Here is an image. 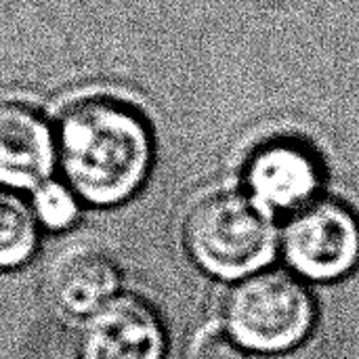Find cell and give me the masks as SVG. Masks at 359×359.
<instances>
[{"instance_id": "3", "label": "cell", "mask_w": 359, "mask_h": 359, "mask_svg": "<svg viewBox=\"0 0 359 359\" xmlns=\"http://www.w3.org/2000/svg\"><path fill=\"white\" fill-rule=\"evenodd\" d=\"M313 301L307 288L284 271H259L240 280L223 305L231 337L257 353L288 351L313 328Z\"/></svg>"}, {"instance_id": "1", "label": "cell", "mask_w": 359, "mask_h": 359, "mask_svg": "<svg viewBox=\"0 0 359 359\" xmlns=\"http://www.w3.org/2000/svg\"><path fill=\"white\" fill-rule=\"evenodd\" d=\"M59 160L76 196L95 206L128 200L151 164V135L143 116L122 99L93 95L65 107Z\"/></svg>"}, {"instance_id": "11", "label": "cell", "mask_w": 359, "mask_h": 359, "mask_svg": "<svg viewBox=\"0 0 359 359\" xmlns=\"http://www.w3.org/2000/svg\"><path fill=\"white\" fill-rule=\"evenodd\" d=\"M36 212L46 227L63 229L74 223L78 206L69 189L55 183H46L36 189Z\"/></svg>"}, {"instance_id": "9", "label": "cell", "mask_w": 359, "mask_h": 359, "mask_svg": "<svg viewBox=\"0 0 359 359\" xmlns=\"http://www.w3.org/2000/svg\"><path fill=\"white\" fill-rule=\"evenodd\" d=\"M38 244L32 210L8 189L0 187V269L29 261Z\"/></svg>"}, {"instance_id": "7", "label": "cell", "mask_w": 359, "mask_h": 359, "mask_svg": "<svg viewBox=\"0 0 359 359\" xmlns=\"http://www.w3.org/2000/svg\"><path fill=\"white\" fill-rule=\"evenodd\" d=\"M53 158V135L42 111L21 99H0V185H40Z\"/></svg>"}, {"instance_id": "2", "label": "cell", "mask_w": 359, "mask_h": 359, "mask_svg": "<svg viewBox=\"0 0 359 359\" xmlns=\"http://www.w3.org/2000/svg\"><path fill=\"white\" fill-rule=\"evenodd\" d=\"M191 259L210 276L244 280L276 257L280 238L273 215L248 194L221 191L198 200L183 225Z\"/></svg>"}, {"instance_id": "4", "label": "cell", "mask_w": 359, "mask_h": 359, "mask_svg": "<svg viewBox=\"0 0 359 359\" xmlns=\"http://www.w3.org/2000/svg\"><path fill=\"white\" fill-rule=\"evenodd\" d=\"M280 244L299 276L316 282L337 280L358 265L359 221L339 202L316 200L294 212Z\"/></svg>"}, {"instance_id": "8", "label": "cell", "mask_w": 359, "mask_h": 359, "mask_svg": "<svg viewBox=\"0 0 359 359\" xmlns=\"http://www.w3.org/2000/svg\"><path fill=\"white\" fill-rule=\"evenodd\" d=\"M50 290L69 313H95L118 297L120 269L111 255L95 244L65 248L50 265Z\"/></svg>"}, {"instance_id": "10", "label": "cell", "mask_w": 359, "mask_h": 359, "mask_svg": "<svg viewBox=\"0 0 359 359\" xmlns=\"http://www.w3.org/2000/svg\"><path fill=\"white\" fill-rule=\"evenodd\" d=\"M187 359H248L246 349L231 337L221 322L204 324L189 341Z\"/></svg>"}, {"instance_id": "5", "label": "cell", "mask_w": 359, "mask_h": 359, "mask_svg": "<svg viewBox=\"0 0 359 359\" xmlns=\"http://www.w3.org/2000/svg\"><path fill=\"white\" fill-rule=\"evenodd\" d=\"M164 324L137 294H118L90 313L80 337L82 359H164Z\"/></svg>"}, {"instance_id": "6", "label": "cell", "mask_w": 359, "mask_h": 359, "mask_svg": "<svg viewBox=\"0 0 359 359\" xmlns=\"http://www.w3.org/2000/svg\"><path fill=\"white\" fill-rule=\"evenodd\" d=\"M246 185L248 196L267 212H297L316 202L322 168L309 147L297 141H273L248 162Z\"/></svg>"}]
</instances>
